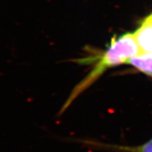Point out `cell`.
<instances>
[{"instance_id": "2", "label": "cell", "mask_w": 152, "mask_h": 152, "mask_svg": "<svg viewBox=\"0 0 152 152\" xmlns=\"http://www.w3.org/2000/svg\"><path fill=\"white\" fill-rule=\"evenodd\" d=\"M126 64L134 68L146 75L152 77V53H142L130 58Z\"/></svg>"}, {"instance_id": "1", "label": "cell", "mask_w": 152, "mask_h": 152, "mask_svg": "<svg viewBox=\"0 0 152 152\" xmlns=\"http://www.w3.org/2000/svg\"><path fill=\"white\" fill-rule=\"evenodd\" d=\"M134 33H127L121 37L113 38L108 48L99 55L82 57L74 60L75 63L83 65H90V72L73 87L69 96L61 106L59 115L67 110L74 101L90 87L109 68L126 64L133 56L142 54Z\"/></svg>"}, {"instance_id": "3", "label": "cell", "mask_w": 152, "mask_h": 152, "mask_svg": "<svg viewBox=\"0 0 152 152\" xmlns=\"http://www.w3.org/2000/svg\"><path fill=\"white\" fill-rule=\"evenodd\" d=\"M112 149L123 152H152V139L145 143L136 147L129 146H111Z\"/></svg>"}, {"instance_id": "4", "label": "cell", "mask_w": 152, "mask_h": 152, "mask_svg": "<svg viewBox=\"0 0 152 152\" xmlns=\"http://www.w3.org/2000/svg\"><path fill=\"white\" fill-rule=\"evenodd\" d=\"M144 22L148 23H150V24H152V14L151 15H149V16L147 17V18L144 19Z\"/></svg>"}]
</instances>
